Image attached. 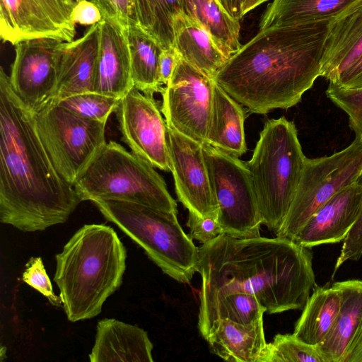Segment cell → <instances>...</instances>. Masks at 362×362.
Here are the masks:
<instances>
[{
    "mask_svg": "<svg viewBox=\"0 0 362 362\" xmlns=\"http://www.w3.org/2000/svg\"><path fill=\"white\" fill-rule=\"evenodd\" d=\"M55 258L53 279L68 320L75 322L100 314L105 301L120 287L127 251L112 227L86 224Z\"/></svg>",
    "mask_w": 362,
    "mask_h": 362,
    "instance_id": "277c9868",
    "label": "cell"
},
{
    "mask_svg": "<svg viewBox=\"0 0 362 362\" xmlns=\"http://www.w3.org/2000/svg\"><path fill=\"white\" fill-rule=\"evenodd\" d=\"M126 30L134 87L148 95L161 93L159 58L163 48L136 22L129 24Z\"/></svg>",
    "mask_w": 362,
    "mask_h": 362,
    "instance_id": "484cf974",
    "label": "cell"
},
{
    "mask_svg": "<svg viewBox=\"0 0 362 362\" xmlns=\"http://www.w3.org/2000/svg\"><path fill=\"white\" fill-rule=\"evenodd\" d=\"M334 284L341 293V307L330 333L316 346L325 362H342L362 326V280H346Z\"/></svg>",
    "mask_w": 362,
    "mask_h": 362,
    "instance_id": "7402d4cb",
    "label": "cell"
},
{
    "mask_svg": "<svg viewBox=\"0 0 362 362\" xmlns=\"http://www.w3.org/2000/svg\"><path fill=\"white\" fill-rule=\"evenodd\" d=\"M22 280L45 296L52 305H62L60 296H56L53 291L52 283L40 257L29 259L25 265Z\"/></svg>",
    "mask_w": 362,
    "mask_h": 362,
    "instance_id": "836d02e7",
    "label": "cell"
},
{
    "mask_svg": "<svg viewBox=\"0 0 362 362\" xmlns=\"http://www.w3.org/2000/svg\"><path fill=\"white\" fill-rule=\"evenodd\" d=\"M362 171V137L331 156L306 158L301 179L288 214L275 232L292 240L310 217L336 193L356 182Z\"/></svg>",
    "mask_w": 362,
    "mask_h": 362,
    "instance_id": "9c48e42d",
    "label": "cell"
},
{
    "mask_svg": "<svg viewBox=\"0 0 362 362\" xmlns=\"http://www.w3.org/2000/svg\"><path fill=\"white\" fill-rule=\"evenodd\" d=\"M260 362H325L315 346L292 334H276L267 344Z\"/></svg>",
    "mask_w": 362,
    "mask_h": 362,
    "instance_id": "f546056e",
    "label": "cell"
},
{
    "mask_svg": "<svg viewBox=\"0 0 362 362\" xmlns=\"http://www.w3.org/2000/svg\"><path fill=\"white\" fill-rule=\"evenodd\" d=\"M0 221L23 232L64 223L82 202L59 173L37 133L35 113L0 71Z\"/></svg>",
    "mask_w": 362,
    "mask_h": 362,
    "instance_id": "6da1fadb",
    "label": "cell"
},
{
    "mask_svg": "<svg viewBox=\"0 0 362 362\" xmlns=\"http://www.w3.org/2000/svg\"><path fill=\"white\" fill-rule=\"evenodd\" d=\"M173 30L180 58L214 79L229 58L210 34L184 13L175 18Z\"/></svg>",
    "mask_w": 362,
    "mask_h": 362,
    "instance_id": "cb8c5ba5",
    "label": "cell"
},
{
    "mask_svg": "<svg viewBox=\"0 0 362 362\" xmlns=\"http://www.w3.org/2000/svg\"><path fill=\"white\" fill-rule=\"evenodd\" d=\"M199 308L233 292L255 296L269 314L303 308L315 287L313 255L292 240L222 233L199 247Z\"/></svg>",
    "mask_w": 362,
    "mask_h": 362,
    "instance_id": "7a4b0ae2",
    "label": "cell"
},
{
    "mask_svg": "<svg viewBox=\"0 0 362 362\" xmlns=\"http://www.w3.org/2000/svg\"><path fill=\"white\" fill-rule=\"evenodd\" d=\"M35 122L56 169L74 186L106 144V123L78 116L59 104L35 113Z\"/></svg>",
    "mask_w": 362,
    "mask_h": 362,
    "instance_id": "ba28073f",
    "label": "cell"
},
{
    "mask_svg": "<svg viewBox=\"0 0 362 362\" xmlns=\"http://www.w3.org/2000/svg\"><path fill=\"white\" fill-rule=\"evenodd\" d=\"M223 8L230 16L237 20H240L244 13V7L247 0H218Z\"/></svg>",
    "mask_w": 362,
    "mask_h": 362,
    "instance_id": "7bdbcfd3",
    "label": "cell"
},
{
    "mask_svg": "<svg viewBox=\"0 0 362 362\" xmlns=\"http://www.w3.org/2000/svg\"><path fill=\"white\" fill-rule=\"evenodd\" d=\"M214 86V79L180 58L160 93V110L167 127L202 144L205 143Z\"/></svg>",
    "mask_w": 362,
    "mask_h": 362,
    "instance_id": "8fae6325",
    "label": "cell"
},
{
    "mask_svg": "<svg viewBox=\"0 0 362 362\" xmlns=\"http://www.w3.org/2000/svg\"><path fill=\"white\" fill-rule=\"evenodd\" d=\"M356 182L362 191V171ZM362 256V205L358 219L343 242L341 252L337 259L334 272L348 260H358Z\"/></svg>",
    "mask_w": 362,
    "mask_h": 362,
    "instance_id": "e575fe53",
    "label": "cell"
},
{
    "mask_svg": "<svg viewBox=\"0 0 362 362\" xmlns=\"http://www.w3.org/2000/svg\"><path fill=\"white\" fill-rule=\"evenodd\" d=\"M187 226L189 228V237L202 245L223 233L217 217H202L189 211H188Z\"/></svg>",
    "mask_w": 362,
    "mask_h": 362,
    "instance_id": "d590c367",
    "label": "cell"
},
{
    "mask_svg": "<svg viewBox=\"0 0 362 362\" xmlns=\"http://www.w3.org/2000/svg\"><path fill=\"white\" fill-rule=\"evenodd\" d=\"M103 19L102 13L93 1L83 0L76 3L73 21L83 25H93Z\"/></svg>",
    "mask_w": 362,
    "mask_h": 362,
    "instance_id": "74e56055",
    "label": "cell"
},
{
    "mask_svg": "<svg viewBox=\"0 0 362 362\" xmlns=\"http://www.w3.org/2000/svg\"><path fill=\"white\" fill-rule=\"evenodd\" d=\"M119 100L96 92H88L69 96L57 104L82 117L107 123L110 115L117 107Z\"/></svg>",
    "mask_w": 362,
    "mask_h": 362,
    "instance_id": "4dcf8cb0",
    "label": "cell"
},
{
    "mask_svg": "<svg viewBox=\"0 0 362 362\" xmlns=\"http://www.w3.org/2000/svg\"><path fill=\"white\" fill-rule=\"evenodd\" d=\"M202 149L223 233L238 238L260 236L261 217L245 163L207 143Z\"/></svg>",
    "mask_w": 362,
    "mask_h": 362,
    "instance_id": "30bf717a",
    "label": "cell"
},
{
    "mask_svg": "<svg viewBox=\"0 0 362 362\" xmlns=\"http://www.w3.org/2000/svg\"><path fill=\"white\" fill-rule=\"evenodd\" d=\"M266 1L267 0H247L244 7V13L246 14L250 10L253 9Z\"/></svg>",
    "mask_w": 362,
    "mask_h": 362,
    "instance_id": "ee69618b",
    "label": "cell"
},
{
    "mask_svg": "<svg viewBox=\"0 0 362 362\" xmlns=\"http://www.w3.org/2000/svg\"><path fill=\"white\" fill-rule=\"evenodd\" d=\"M137 23L149 33L152 18L148 0H134Z\"/></svg>",
    "mask_w": 362,
    "mask_h": 362,
    "instance_id": "60d3db41",
    "label": "cell"
},
{
    "mask_svg": "<svg viewBox=\"0 0 362 362\" xmlns=\"http://www.w3.org/2000/svg\"><path fill=\"white\" fill-rule=\"evenodd\" d=\"M263 317L250 324L218 319L205 339L211 351L231 362H260L266 342Z\"/></svg>",
    "mask_w": 362,
    "mask_h": 362,
    "instance_id": "44dd1931",
    "label": "cell"
},
{
    "mask_svg": "<svg viewBox=\"0 0 362 362\" xmlns=\"http://www.w3.org/2000/svg\"><path fill=\"white\" fill-rule=\"evenodd\" d=\"M98 47L99 23L91 25L81 37L64 42L52 105L76 94L94 92Z\"/></svg>",
    "mask_w": 362,
    "mask_h": 362,
    "instance_id": "ac0fdd59",
    "label": "cell"
},
{
    "mask_svg": "<svg viewBox=\"0 0 362 362\" xmlns=\"http://www.w3.org/2000/svg\"><path fill=\"white\" fill-rule=\"evenodd\" d=\"M327 98L349 117L350 128L362 137V88H348L329 83Z\"/></svg>",
    "mask_w": 362,
    "mask_h": 362,
    "instance_id": "d6a6232c",
    "label": "cell"
},
{
    "mask_svg": "<svg viewBox=\"0 0 362 362\" xmlns=\"http://www.w3.org/2000/svg\"><path fill=\"white\" fill-rule=\"evenodd\" d=\"M361 205L362 191L355 182L322 204L292 240L308 248L344 240L358 219Z\"/></svg>",
    "mask_w": 362,
    "mask_h": 362,
    "instance_id": "2e32d148",
    "label": "cell"
},
{
    "mask_svg": "<svg viewBox=\"0 0 362 362\" xmlns=\"http://www.w3.org/2000/svg\"><path fill=\"white\" fill-rule=\"evenodd\" d=\"M342 362H362V326L351 344Z\"/></svg>",
    "mask_w": 362,
    "mask_h": 362,
    "instance_id": "b9f144b4",
    "label": "cell"
},
{
    "mask_svg": "<svg viewBox=\"0 0 362 362\" xmlns=\"http://www.w3.org/2000/svg\"><path fill=\"white\" fill-rule=\"evenodd\" d=\"M81 1H83V0H74V1L75 3H77V2ZM88 1H94V0H88Z\"/></svg>",
    "mask_w": 362,
    "mask_h": 362,
    "instance_id": "f6af8a7d",
    "label": "cell"
},
{
    "mask_svg": "<svg viewBox=\"0 0 362 362\" xmlns=\"http://www.w3.org/2000/svg\"><path fill=\"white\" fill-rule=\"evenodd\" d=\"M64 42L33 38L14 45L9 83L16 95L35 114L53 102Z\"/></svg>",
    "mask_w": 362,
    "mask_h": 362,
    "instance_id": "7c38bea8",
    "label": "cell"
},
{
    "mask_svg": "<svg viewBox=\"0 0 362 362\" xmlns=\"http://www.w3.org/2000/svg\"><path fill=\"white\" fill-rule=\"evenodd\" d=\"M115 112L122 141L132 152L154 168L170 172L168 127L153 96L133 87Z\"/></svg>",
    "mask_w": 362,
    "mask_h": 362,
    "instance_id": "5bb4252c",
    "label": "cell"
},
{
    "mask_svg": "<svg viewBox=\"0 0 362 362\" xmlns=\"http://www.w3.org/2000/svg\"><path fill=\"white\" fill-rule=\"evenodd\" d=\"M103 216L139 245L162 272L189 283L197 272L199 247L180 226L177 214L135 203L92 202Z\"/></svg>",
    "mask_w": 362,
    "mask_h": 362,
    "instance_id": "52a82bcc",
    "label": "cell"
},
{
    "mask_svg": "<svg viewBox=\"0 0 362 362\" xmlns=\"http://www.w3.org/2000/svg\"><path fill=\"white\" fill-rule=\"evenodd\" d=\"M103 17L117 21L124 28L137 23L134 0H94Z\"/></svg>",
    "mask_w": 362,
    "mask_h": 362,
    "instance_id": "8d00e7d4",
    "label": "cell"
},
{
    "mask_svg": "<svg viewBox=\"0 0 362 362\" xmlns=\"http://www.w3.org/2000/svg\"><path fill=\"white\" fill-rule=\"evenodd\" d=\"M153 344L146 332L113 318L99 320L90 362H152Z\"/></svg>",
    "mask_w": 362,
    "mask_h": 362,
    "instance_id": "ffe728a7",
    "label": "cell"
},
{
    "mask_svg": "<svg viewBox=\"0 0 362 362\" xmlns=\"http://www.w3.org/2000/svg\"><path fill=\"white\" fill-rule=\"evenodd\" d=\"M74 0H0V36L13 45L33 38L74 40Z\"/></svg>",
    "mask_w": 362,
    "mask_h": 362,
    "instance_id": "4fadbf2b",
    "label": "cell"
},
{
    "mask_svg": "<svg viewBox=\"0 0 362 362\" xmlns=\"http://www.w3.org/2000/svg\"><path fill=\"white\" fill-rule=\"evenodd\" d=\"M307 157L295 124L281 117L266 121L245 163L262 224L276 232L282 225L299 185Z\"/></svg>",
    "mask_w": 362,
    "mask_h": 362,
    "instance_id": "5b68a950",
    "label": "cell"
},
{
    "mask_svg": "<svg viewBox=\"0 0 362 362\" xmlns=\"http://www.w3.org/2000/svg\"><path fill=\"white\" fill-rule=\"evenodd\" d=\"M244 106L233 98L215 81L213 105L205 143L230 155L246 153Z\"/></svg>",
    "mask_w": 362,
    "mask_h": 362,
    "instance_id": "603a6c76",
    "label": "cell"
},
{
    "mask_svg": "<svg viewBox=\"0 0 362 362\" xmlns=\"http://www.w3.org/2000/svg\"><path fill=\"white\" fill-rule=\"evenodd\" d=\"M265 309L255 296L242 292L229 293L199 308L198 328L205 339L216 320L228 319L241 324H250L263 317Z\"/></svg>",
    "mask_w": 362,
    "mask_h": 362,
    "instance_id": "f1b7e54d",
    "label": "cell"
},
{
    "mask_svg": "<svg viewBox=\"0 0 362 362\" xmlns=\"http://www.w3.org/2000/svg\"><path fill=\"white\" fill-rule=\"evenodd\" d=\"M362 54V0H355L331 19L320 76L334 80Z\"/></svg>",
    "mask_w": 362,
    "mask_h": 362,
    "instance_id": "d6986e66",
    "label": "cell"
},
{
    "mask_svg": "<svg viewBox=\"0 0 362 362\" xmlns=\"http://www.w3.org/2000/svg\"><path fill=\"white\" fill-rule=\"evenodd\" d=\"M355 0H274L259 22V30L272 27L331 19Z\"/></svg>",
    "mask_w": 362,
    "mask_h": 362,
    "instance_id": "4316f807",
    "label": "cell"
},
{
    "mask_svg": "<svg viewBox=\"0 0 362 362\" xmlns=\"http://www.w3.org/2000/svg\"><path fill=\"white\" fill-rule=\"evenodd\" d=\"M155 168L110 141L104 145L74 187L82 202H127L177 214V203Z\"/></svg>",
    "mask_w": 362,
    "mask_h": 362,
    "instance_id": "8992f818",
    "label": "cell"
},
{
    "mask_svg": "<svg viewBox=\"0 0 362 362\" xmlns=\"http://www.w3.org/2000/svg\"><path fill=\"white\" fill-rule=\"evenodd\" d=\"M180 59L175 47L163 49L159 58V77L162 85H167Z\"/></svg>",
    "mask_w": 362,
    "mask_h": 362,
    "instance_id": "ab89813d",
    "label": "cell"
},
{
    "mask_svg": "<svg viewBox=\"0 0 362 362\" xmlns=\"http://www.w3.org/2000/svg\"><path fill=\"white\" fill-rule=\"evenodd\" d=\"M133 87L126 28L117 21L103 17L99 22L94 92L121 99Z\"/></svg>",
    "mask_w": 362,
    "mask_h": 362,
    "instance_id": "e0dca14e",
    "label": "cell"
},
{
    "mask_svg": "<svg viewBox=\"0 0 362 362\" xmlns=\"http://www.w3.org/2000/svg\"><path fill=\"white\" fill-rule=\"evenodd\" d=\"M341 303V293L334 283L331 286L315 285L296 322L293 334L305 344L317 346L330 333Z\"/></svg>",
    "mask_w": 362,
    "mask_h": 362,
    "instance_id": "d4e9b609",
    "label": "cell"
},
{
    "mask_svg": "<svg viewBox=\"0 0 362 362\" xmlns=\"http://www.w3.org/2000/svg\"><path fill=\"white\" fill-rule=\"evenodd\" d=\"M152 25L149 34L163 49L173 47L175 18L185 13V0H148Z\"/></svg>",
    "mask_w": 362,
    "mask_h": 362,
    "instance_id": "1f68e13d",
    "label": "cell"
},
{
    "mask_svg": "<svg viewBox=\"0 0 362 362\" xmlns=\"http://www.w3.org/2000/svg\"><path fill=\"white\" fill-rule=\"evenodd\" d=\"M331 19L259 30L214 81L250 113L296 105L320 76Z\"/></svg>",
    "mask_w": 362,
    "mask_h": 362,
    "instance_id": "3957f363",
    "label": "cell"
},
{
    "mask_svg": "<svg viewBox=\"0 0 362 362\" xmlns=\"http://www.w3.org/2000/svg\"><path fill=\"white\" fill-rule=\"evenodd\" d=\"M329 83L348 88H362V54Z\"/></svg>",
    "mask_w": 362,
    "mask_h": 362,
    "instance_id": "f35d334b",
    "label": "cell"
},
{
    "mask_svg": "<svg viewBox=\"0 0 362 362\" xmlns=\"http://www.w3.org/2000/svg\"><path fill=\"white\" fill-rule=\"evenodd\" d=\"M185 13L210 34L228 58L240 48V21L218 0H185Z\"/></svg>",
    "mask_w": 362,
    "mask_h": 362,
    "instance_id": "83f0119b",
    "label": "cell"
},
{
    "mask_svg": "<svg viewBox=\"0 0 362 362\" xmlns=\"http://www.w3.org/2000/svg\"><path fill=\"white\" fill-rule=\"evenodd\" d=\"M168 145L178 201L189 212L218 218L202 144L168 127Z\"/></svg>",
    "mask_w": 362,
    "mask_h": 362,
    "instance_id": "9a60e30c",
    "label": "cell"
}]
</instances>
